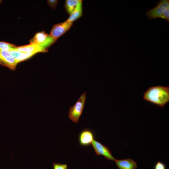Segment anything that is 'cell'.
I'll return each mask as SVG.
<instances>
[{"instance_id": "1", "label": "cell", "mask_w": 169, "mask_h": 169, "mask_svg": "<svg viewBox=\"0 0 169 169\" xmlns=\"http://www.w3.org/2000/svg\"><path fill=\"white\" fill-rule=\"evenodd\" d=\"M143 99L163 108L169 102V86L159 85L150 87L144 93Z\"/></svg>"}, {"instance_id": "2", "label": "cell", "mask_w": 169, "mask_h": 169, "mask_svg": "<svg viewBox=\"0 0 169 169\" xmlns=\"http://www.w3.org/2000/svg\"><path fill=\"white\" fill-rule=\"evenodd\" d=\"M148 19L161 18L169 21V0H161L153 8L145 13Z\"/></svg>"}, {"instance_id": "3", "label": "cell", "mask_w": 169, "mask_h": 169, "mask_svg": "<svg viewBox=\"0 0 169 169\" xmlns=\"http://www.w3.org/2000/svg\"><path fill=\"white\" fill-rule=\"evenodd\" d=\"M86 92L82 94L75 104L71 107L68 112V116L71 120L74 123L79 121L84 109L86 99Z\"/></svg>"}, {"instance_id": "4", "label": "cell", "mask_w": 169, "mask_h": 169, "mask_svg": "<svg viewBox=\"0 0 169 169\" xmlns=\"http://www.w3.org/2000/svg\"><path fill=\"white\" fill-rule=\"evenodd\" d=\"M57 40L44 31L36 33L30 40V44L37 45L46 49L55 42Z\"/></svg>"}, {"instance_id": "5", "label": "cell", "mask_w": 169, "mask_h": 169, "mask_svg": "<svg viewBox=\"0 0 169 169\" xmlns=\"http://www.w3.org/2000/svg\"><path fill=\"white\" fill-rule=\"evenodd\" d=\"M73 22H68L66 20L63 22L56 24L53 27L49 34L57 40L69 30Z\"/></svg>"}, {"instance_id": "6", "label": "cell", "mask_w": 169, "mask_h": 169, "mask_svg": "<svg viewBox=\"0 0 169 169\" xmlns=\"http://www.w3.org/2000/svg\"><path fill=\"white\" fill-rule=\"evenodd\" d=\"M91 145L96 155L103 156L106 159L113 161H115L116 160L113 156L111 151L106 146L103 145L95 139Z\"/></svg>"}, {"instance_id": "7", "label": "cell", "mask_w": 169, "mask_h": 169, "mask_svg": "<svg viewBox=\"0 0 169 169\" xmlns=\"http://www.w3.org/2000/svg\"><path fill=\"white\" fill-rule=\"evenodd\" d=\"M95 135L93 131L90 129H85L80 133L79 136V143L83 146H88L92 144L94 140Z\"/></svg>"}, {"instance_id": "8", "label": "cell", "mask_w": 169, "mask_h": 169, "mask_svg": "<svg viewBox=\"0 0 169 169\" xmlns=\"http://www.w3.org/2000/svg\"><path fill=\"white\" fill-rule=\"evenodd\" d=\"M0 58L3 63L4 66L13 70L15 69L18 63L8 51L0 50Z\"/></svg>"}, {"instance_id": "9", "label": "cell", "mask_w": 169, "mask_h": 169, "mask_svg": "<svg viewBox=\"0 0 169 169\" xmlns=\"http://www.w3.org/2000/svg\"><path fill=\"white\" fill-rule=\"evenodd\" d=\"M13 49L23 52L35 54L38 52L45 53L48 52L47 49L41 48L37 45L30 44L23 46H16Z\"/></svg>"}, {"instance_id": "10", "label": "cell", "mask_w": 169, "mask_h": 169, "mask_svg": "<svg viewBox=\"0 0 169 169\" xmlns=\"http://www.w3.org/2000/svg\"><path fill=\"white\" fill-rule=\"evenodd\" d=\"M119 169H136L137 164L131 158L116 160L115 161Z\"/></svg>"}, {"instance_id": "11", "label": "cell", "mask_w": 169, "mask_h": 169, "mask_svg": "<svg viewBox=\"0 0 169 169\" xmlns=\"http://www.w3.org/2000/svg\"><path fill=\"white\" fill-rule=\"evenodd\" d=\"M8 51L12 55L18 63L30 58L35 54L22 52L13 49L10 50Z\"/></svg>"}, {"instance_id": "12", "label": "cell", "mask_w": 169, "mask_h": 169, "mask_svg": "<svg viewBox=\"0 0 169 169\" xmlns=\"http://www.w3.org/2000/svg\"><path fill=\"white\" fill-rule=\"evenodd\" d=\"M66 20L68 22H73L82 16V1L80 0L76 9L69 15Z\"/></svg>"}, {"instance_id": "13", "label": "cell", "mask_w": 169, "mask_h": 169, "mask_svg": "<svg viewBox=\"0 0 169 169\" xmlns=\"http://www.w3.org/2000/svg\"><path fill=\"white\" fill-rule=\"evenodd\" d=\"M80 0H66L64 8L67 13L70 15L76 9Z\"/></svg>"}, {"instance_id": "14", "label": "cell", "mask_w": 169, "mask_h": 169, "mask_svg": "<svg viewBox=\"0 0 169 169\" xmlns=\"http://www.w3.org/2000/svg\"><path fill=\"white\" fill-rule=\"evenodd\" d=\"M16 46L14 44H11L0 41V50L8 51L10 49H14Z\"/></svg>"}, {"instance_id": "15", "label": "cell", "mask_w": 169, "mask_h": 169, "mask_svg": "<svg viewBox=\"0 0 169 169\" xmlns=\"http://www.w3.org/2000/svg\"><path fill=\"white\" fill-rule=\"evenodd\" d=\"M53 166V169H68L67 165L66 164L54 162Z\"/></svg>"}, {"instance_id": "16", "label": "cell", "mask_w": 169, "mask_h": 169, "mask_svg": "<svg viewBox=\"0 0 169 169\" xmlns=\"http://www.w3.org/2000/svg\"><path fill=\"white\" fill-rule=\"evenodd\" d=\"M154 169H166V166L163 162L158 161L155 164Z\"/></svg>"}, {"instance_id": "17", "label": "cell", "mask_w": 169, "mask_h": 169, "mask_svg": "<svg viewBox=\"0 0 169 169\" xmlns=\"http://www.w3.org/2000/svg\"><path fill=\"white\" fill-rule=\"evenodd\" d=\"M47 3L49 7L53 9L56 8L58 0H48Z\"/></svg>"}, {"instance_id": "18", "label": "cell", "mask_w": 169, "mask_h": 169, "mask_svg": "<svg viewBox=\"0 0 169 169\" xmlns=\"http://www.w3.org/2000/svg\"><path fill=\"white\" fill-rule=\"evenodd\" d=\"M0 64L4 66L3 63L0 58Z\"/></svg>"}]
</instances>
